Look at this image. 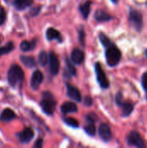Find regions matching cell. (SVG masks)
<instances>
[{"mask_svg": "<svg viewBox=\"0 0 147 148\" xmlns=\"http://www.w3.org/2000/svg\"><path fill=\"white\" fill-rule=\"evenodd\" d=\"M33 3V0H14L13 5L17 10H23L29 7Z\"/></svg>", "mask_w": 147, "mask_h": 148, "instance_id": "cell-19", "label": "cell"}, {"mask_svg": "<svg viewBox=\"0 0 147 148\" xmlns=\"http://www.w3.org/2000/svg\"><path fill=\"white\" fill-rule=\"evenodd\" d=\"M0 43H1V40H0Z\"/></svg>", "mask_w": 147, "mask_h": 148, "instance_id": "cell-35", "label": "cell"}, {"mask_svg": "<svg viewBox=\"0 0 147 148\" xmlns=\"http://www.w3.org/2000/svg\"><path fill=\"white\" fill-rule=\"evenodd\" d=\"M20 143H29L34 138V131L30 127H25L22 132L16 134Z\"/></svg>", "mask_w": 147, "mask_h": 148, "instance_id": "cell-10", "label": "cell"}, {"mask_svg": "<svg viewBox=\"0 0 147 148\" xmlns=\"http://www.w3.org/2000/svg\"><path fill=\"white\" fill-rule=\"evenodd\" d=\"M36 40L34 39L30 42H28V41H23L20 44V49L22 51H24V52H27V51H29L31 49H33L35 47H36Z\"/></svg>", "mask_w": 147, "mask_h": 148, "instance_id": "cell-22", "label": "cell"}, {"mask_svg": "<svg viewBox=\"0 0 147 148\" xmlns=\"http://www.w3.org/2000/svg\"><path fill=\"white\" fill-rule=\"evenodd\" d=\"M7 80L11 88L21 87L24 80V73L22 68L17 64L11 65L7 73Z\"/></svg>", "mask_w": 147, "mask_h": 148, "instance_id": "cell-2", "label": "cell"}, {"mask_svg": "<svg viewBox=\"0 0 147 148\" xmlns=\"http://www.w3.org/2000/svg\"><path fill=\"white\" fill-rule=\"evenodd\" d=\"M95 73L97 77V82H99L100 86L102 88H107L109 87V81L99 62L95 63Z\"/></svg>", "mask_w": 147, "mask_h": 148, "instance_id": "cell-5", "label": "cell"}, {"mask_svg": "<svg viewBox=\"0 0 147 148\" xmlns=\"http://www.w3.org/2000/svg\"><path fill=\"white\" fill-rule=\"evenodd\" d=\"M116 102L119 106L122 108V113L123 116H128L131 114V113L133 111V105L129 103V102H124L123 101V97L120 93L117 94L116 96Z\"/></svg>", "mask_w": 147, "mask_h": 148, "instance_id": "cell-8", "label": "cell"}, {"mask_svg": "<svg viewBox=\"0 0 147 148\" xmlns=\"http://www.w3.org/2000/svg\"><path fill=\"white\" fill-rule=\"evenodd\" d=\"M90 6H91V2L90 1H88L82 4H81L79 6V10L83 16V18L87 19L88 15H89V12H90Z\"/></svg>", "mask_w": 147, "mask_h": 148, "instance_id": "cell-23", "label": "cell"}, {"mask_svg": "<svg viewBox=\"0 0 147 148\" xmlns=\"http://www.w3.org/2000/svg\"><path fill=\"white\" fill-rule=\"evenodd\" d=\"M34 147L37 148L42 147V139H38V140L36 141V143H35Z\"/></svg>", "mask_w": 147, "mask_h": 148, "instance_id": "cell-31", "label": "cell"}, {"mask_svg": "<svg viewBox=\"0 0 147 148\" xmlns=\"http://www.w3.org/2000/svg\"><path fill=\"white\" fill-rule=\"evenodd\" d=\"M38 62L40 63L41 66L44 67L47 65V63L49 62V55L44 51H41L38 55Z\"/></svg>", "mask_w": 147, "mask_h": 148, "instance_id": "cell-25", "label": "cell"}, {"mask_svg": "<svg viewBox=\"0 0 147 148\" xmlns=\"http://www.w3.org/2000/svg\"><path fill=\"white\" fill-rule=\"evenodd\" d=\"M14 49H15V46H14L13 42H11V41L8 42L6 45L0 47V56L10 53Z\"/></svg>", "mask_w": 147, "mask_h": 148, "instance_id": "cell-24", "label": "cell"}, {"mask_svg": "<svg viewBox=\"0 0 147 148\" xmlns=\"http://www.w3.org/2000/svg\"><path fill=\"white\" fill-rule=\"evenodd\" d=\"M49 72L52 75L58 74L60 70V61L57 56L54 52H49Z\"/></svg>", "mask_w": 147, "mask_h": 148, "instance_id": "cell-7", "label": "cell"}, {"mask_svg": "<svg viewBox=\"0 0 147 148\" xmlns=\"http://www.w3.org/2000/svg\"><path fill=\"white\" fill-rule=\"evenodd\" d=\"M142 86L145 91L147 93V72H146L142 76Z\"/></svg>", "mask_w": 147, "mask_h": 148, "instance_id": "cell-29", "label": "cell"}, {"mask_svg": "<svg viewBox=\"0 0 147 148\" xmlns=\"http://www.w3.org/2000/svg\"><path fill=\"white\" fill-rule=\"evenodd\" d=\"M46 37L49 41H53V40H57L58 42H62V37L61 33L54 29V28H49L46 31Z\"/></svg>", "mask_w": 147, "mask_h": 148, "instance_id": "cell-14", "label": "cell"}, {"mask_svg": "<svg viewBox=\"0 0 147 148\" xmlns=\"http://www.w3.org/2000/svg\"><path fill=\"white\" fill-rule=\"evenodd\" d=\"M20 61L21 62L28 67V68H34L36 66V61L33 56H20Z\"/></svg>", "mask_w": 147, "mask_h": 148, "instance_id": "cell-20", "label": "cell"}, {"mask_svg": "<svg viewBox=\"0 0 147 148\" xmlns=\"http://www.w3.org/2000/svg\"><path fill=\"white\" fill-rule=\"evenodd\" d=\"M43 80V75L40 70H35L31 75L30 79V87L36 90L40 87L41 83L42 82Z\"/></svg>", "mask_w": 147, "mask_h": 148, "instance_id": "cell-11", "label": "cell"}, {"mask_svg": "<svg viewBox=\"0 0 147 148\" xmlns=\"http://www.w3.org/2000/svg\"><path fill=\"white\" fill-rule=\"evenodd\" d=\"M16 118V115L15 112L10 108H5L4 110L2 111V113L0 114V121H1L9 122V121H10Z\"/></svg>", "mask_w": 147, "mask_h": 148, "instance_id": "cell-15", "label": "cell"}, {"mask_svg": "<svg viewBox=\"0 0 147 148\" xmlns=\"http://www.w3.org/2000/svg\"><path fill=\"white\" fill-rule=\"evenodd\" d=\"M6 20V11L3 8L0 7V25H3Z\"/></svg>", "mask_w": 147, "mask_h": 148, "instance_id": "cell-27", "label": "cell"}, {"mask_svg": "<svg viewBox=\"0 0 147 148\" xmlns=\"http://www.w3.org/2000/svg\"><path fill=\"white\" fill-rule=\"evenodd\" d=\"M99 38L102 45L106 49V59H107V64L110 67L116 66L120 62V59H121L120 50L116 47L115 44H113L111 42V40L104 33L101 32L99 35Z\"/></svg>", "mask_w": 147, "mask_h": 148, "instance_id": "cell-1", "label": "cell"}, {"mask_svg": "<svg viewBox=\"0 0 147 148\" xmlns=\"http://www.w3.org/2000/svg\"><path fill=\"white\" fill-rule=\"evenodd\" d=\"M146 57H147V49H146Z\"/></svg>", "mask_w": 147, "mask_h": 148, "instance_id": "cell-34", "label": "cell"}, {"mask_svg": "<svg viewBox=\"0 0 147 148\" xmlns=\"http://www.w3.org/2000/svg\"><path fill=\"white\" fill-rule=\"evenodd\" d=\"M63 121L68 126H70L73 127H79V122L77 121V120H75L74 118H66Z\"/></svg>", "mask_w": 147, "mask_h": 148, "instance_id": "cell-26", "label": "cell"}, {"mask_svg": "<svg viewBox=\"0 0 147 148\" xmlns=\"http://www.w3.org/2000/svg\"><path fill=\"white\" fill-rule=\"evenodd\" d=\"M99 135L104 141H109L112 138V133L109 126L107 124L102 123L99 127Z\"/></svg>", "mask_w": 147, "mask_h": 148, "instance_id": "cell-12", "label": "cell"}, {"mask_svg": "<svg viewBox=\"0 0 147 148\" xmlns=\"http://www.w3.org/2000/svg\"><path fill=\"white\" fill-rule=\"evenodd\" d=\"M40 9H41V6H37L36 8H33L30 11H29V16H36L39 12H40Z\"/></svg>", "mask_w": 147, "mask_h": 148, "instance_id": "cell-28", "label": "cell"}, {"mask_svg": "<svg viewBox=\"0 0 147 148\" xmlns=\"http://www.w3.org/2000/svg\"><path fill=\"white\" fill-rule=\"evenodd\" d=\"M74 75H75V69L68 60H66V68L64 69L63 76L65 78H71Z\"/></svg>", "mask_w": 147, "mask_h": 148, "instance_id": "cell-21", "label": "cell"}, {"mask_svg": "<svg viewBox=\"0 0 147 148\" xmlns=\"http://www.w3.org/2000/svg\"><path fill=\"white\" fill-rule=\"evenodd\" d=\"M92 103H93L92 99L90 97H86V104L88 106H90V105H92Z\"/></svg>", "mask_w": 147, "mask_h": 148, "instance_id": "cell-32", "label": "cell"}, {"mask_svg": "<svg viewBox=\"0 0 147 148\" xmlns=\"http://www.w3.org/2000/svg\"><path fill=\"white\" fill-rule=\"evenodd\" d=\"M61 111L63 114H67L68 113H75L78 111V108L76 107V105L74 102H70V101H67L64 102L62 107H61Z\"/></svg>", "mask_w": 147, "mask_h": 148, "instance_id": "cell-17", "label": "cell"}, {"mask_svg": "<svg viewBox=\"0 0 147 148\" xmlns=\"http://www.w3.org/2000/svg\"><path fill=\"white\" fill-rule=\"evenodd\" d=\"M112 1H113V3H117V2H118V0H112Z\"/></svg>", "mask_w": 147, "mask_h": 148, "instance_id": "cell-33", "label": "cell"}, {"mask_svg": "<svg viewBox=\"0 0 147 148\" xmlns=\"http://www.w3.org/2000/svg\"><path fill=\"white\" fill-rule=\"evenodd\" d=\"M67 94L70 99H72L75 101L79 102L81 101V95L80 93V90L72 85L67 84Z\"/></svg>", "mask_w": 147, "mask_h": 148, "instance_id": "cell-13", "label": "cell"}, {"mask_svg": "<svg viewBox=\"0 0 147 148\" xmlns=\"http://www.w3.org/2000/svg\"><path fill=\"white\" fill-rule=\"evenodd\" d=\"M84 36H85V32H84V29H80L79 30V40L81 43H83V39H84Z\"/></svg>", "mask_w": 147, "mask_h": 148, "instance_id": "cell-30", "label": "cell"}, {"mask_svg": "<svg viewBox=\"0 0 147 148\" xmlns=\"http://www.w3.org/2000/svg\"><path fill=\"white\" fill-rule=\"evenodd\" d=\"M40 106L45 114L52 115L56 107V101L54 95L50 92H48V91L43 92L42 100L40 101Z\"/></svg>", "mask_w": 147, "mask_h": 148, "instance_id": "cell-3", "label": "cell"}, {"mask_svg": "<svg viewBox=\"0 0 147 148\" xmlns=\"http://www.w3.org/2000/svg\"><path fill=\"white\" fill-rule=\"evenodd\" d=\"M95 120H96V117L94 116V114H90L86 116V122H87V124H86L84 129H85V132L88 134L92 135V136H94L95 134V132H96L95 126H94Z\"/></svg>", "mask_w": 147, "mask_h": 148, "instance_id": "cell-9", "label": "cell"}, {"mask_svg": "<svg viewBox=\"0 0 147 148\" xmlns=\"http://www.w3.org/2000/svg\"><path fill=\"white\" fill-rule=\"evenodd\" d=\"M126 140H127V144L129 146L136 147L139 148L146 147V144H145L143 139L141 138L140 134L136 131L131 132L128 134V136L126 138Z\"/></svg>", "mask_w": 147, "mask_h": 148, "instance_id": "cell-4", "label": "cell"}, {"mask_svg": "<svg viewBox=\"0 0 147 148\" xmlns=\"http://www.w3.org/2000/svg\"><path fill=\"white\" fill-rule=\"evenodd\" d=\"M130 22L132 23V25L138 30L139 31L142 27H143V16L142 14L136 10H132L130 11Z\"/></svg>", "mask_w": 147, "mask_h": 148, "instance_id": "cell-6", "label": "cell"}, {"mask_svg": "<svg viewBox=\"0 0 147 148\" xmlns=\"http://www.w3.org/2000/svg\"><path fill=\"white\" fill-rule=\"evenodd\" d=\"M71 60L75 64H81L84 61V53L79 49H75L71 54Z\"/></svg>", "mask_w": 147, "mask_h": 148, "instance_id": "cell-16", "label": "cell"}, {"mask_svg": "<svg viewBox=\"0 0 147 148\" xmlns=\"http://www.w3.org/2000/svg\"><path fill=\"white\" fill-rule=\"evenodd\" d=\"M94 18L97 22L101 23V22H107V21L111 20L112 16L102 10H98L94 14Z\"/></svg>", "mask_w": 147, "mask_h": 148, "instance_id": "cell-18", "label": "cell"}]
</instances>
